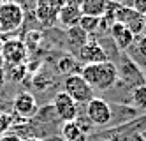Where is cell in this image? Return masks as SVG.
I'll return each instance as SVG.
<instances>
[{
  "label": "cell",
  "mask_w": 146,
  "mask_h": 141,
  "mask_svg": "<svg viewBox=\"0 0 146 141\" xmlns=\"http://www.w3.org/2000/svg\"><path fill=\"white\" fill-rule=\"evenodd\" d=\"M81 78L92 86V90H108L118 81V67L109 60L93 65H83Z\"/></svg>",
  "instance_id": "cell-1"
},
{
  "label": "cell",
  "mask_w": 146,
  "mask_h": 141,
  "mask_svg": "<svg viewBox=\"0 0 146 141\" xmlns=\"http://www.w3.org/2000/svg\"><path fill=\"white\" fill-rule=\"evenodd\" d=\"M25 21V9L18 2H4L0 7V34H14Z\"/></svg>",
  "instance_id": "cell-2"
},
{
  "label": "cell",
  "mask_w": 146,
  "mask_h": 141,
  "mask_svg": "<svg viewBox=\"0 0 146 141\" xmlns=\"http://www.w3.org/2000/svg\"><path fill=\"white\" fill-rule=\"evenodd\" d=\"M65 94L74 99L78 104H88L93 99V90L92 86L81 78V74H70L65 78Z\"/></svg>",
  "instance_id": "cell-3"
},
{
  "label": "cell",
  "mask_w": 146,
  "mask_h": 141,
  "mask_svg": "<svg viewBox=\"0 0 146 141\" xmlns=\"http://www.w3.org/2000/svg\"><path fill=\"white\" fill-rule=\"evenodd\" d=\"M114 23L125 25L134 35H141L143 30L146 28L144 27L143 14H139L137 11H134L132 7H127V5H123V4H120L116 7V11H114Z\"/></svg>",
  "instance_id": "cell-4"
},
{
  "label": "cell",
  "mask_w": 146,
  "mask_h": 141,
  "mask_svg": "<svg viewBox=\"0 0 146 141\" xmlns=\"http://www.w3.org/2000/svg\"><path fill=\"white\" fill-rule=\"evenodd\" d=\"M27 55H28V49L25 48L21 39H7V41H4V44H2V55H0V58H2L7 65L18 67L19 63L25 62Z\"/></svg>",
  "instance_id": "cell-5"
},
{
  "label": "cell",
  "mask_w": 146,
  "mask_h": 141,
  "mask_svg": "<svg viewBox=\"0 0 146 141\" xmlns=\"http://www.w3.org/2000/svg\"><path fill=\"white\" fill-rule=\"evenodd\" d=\"M53 108H55V113L58 115V118L62 122H74L76 118L79 116V106L74 99L65 94V92H58L55 95V101H53Z\"/></svg>",
  "instance_id": "cell-6"
},
{
  "label": "cell",
  "mask_w": 146,
  "mask_h": 141,
  "mask_svg": "<svg viewBox=\"0 0 146 141\" xmlns=\"http://www.w3.org/2000/svg\"><path fill=\"white\" fill-rule=\"evenodd\" d=\"M111 116H113V111H111L109 104L104 99L93 97L86 104V118L93 125H102V127L108 125L111 122Z\"/></svg>",
  "instance_id": "cell-7"
},
{
  "label": "cell",
  "mask_w": 146,
  "mask_h": 141,
  "mask_svg": "<svg viewBox=\"0 0 146 141\" xmlns=\"http://www.w3.org/2000/svg\"><path fill=\"white\" fill-rule=\"evenodd\" d=\"M79 62L83 65H93V63H102V62H108V55L104 48L100 46V42L92 39L88 41L85 46L79 48V55H78Z\"/></svg>",
  "instance_id": "cell-8"
},
{
  "label": "cell",
  "mask_w": 146,
  "mask_h": 141,
  "mask_svg": "<svg viewBox=\"0 0 146 141\" xmlns=\"http://www.w3.org/2000/svg\"><path fill=\"white\" fill-rule=\"evenodd\" d=\"M13 110L18 116H23V118H32L37 115V101H35V97L32 94H28V92H21V94H18L14 97V101H13Z\"/></svg>",
  "instance_id": "cell-9"
},
{
  "label": "cell",
  "mask_w": 146,
  "mask_h": 141,
  "mask_svg": "<svg viewBox=\"0 0 146 141\" xmlns=\"http://www.w3.org/2000/svg\"><path fill=\"white\" fill-rule=\"evenodd\" d=\"M109 34L118 49H129L135 42V35L121 23H113V27L109 28Z\"/></svg>",
  "instance_id": "cell-10"
},
{
  "label": "cell",
  "mask_w": 146,
  "mask_h": 141,
  "mask_svg": "<svg viewBox=\"0 0 146 141\" xmlns=\"http://www.w3.org/2000/svg\"><path fill=\"white\" fill-rule=\"evenodd\" d=\"M81 16H83V14H81V9L64 4V7H62V9L58 11V14H56V19H58L64 27L70 28V27H76V25L79 23Z\"/></svg>",
  "instance_id": "cell-11"
},
{
  "label": "cell",
  "mask_w": 146,
  "mask_h": 141,
  "mask_svg": "<svg viewBox=\"0 0 146 141\" xmlns=\"http://www.w3.org/2000/svg\"><path fill=\"white\" fill-rule=\"evenodd\" d=\"M106 11V0H85L81 5V14L83 16H92V18H100Z\"/></svg>",
  "instance_id": "cell-12"
},
{
  "label": "cell",
  "mask_w": 146,
  "mask_h": 141,
  "mask_svg": "<svg viewBox=\"0 0 146 141\" xmlns=\"http://www.w3.org/2000/svg\"><path fill=\"white\" fill-rule=\"evenodd\" d=\"M67 41H69V44L81 48V46H85L90 39H88V34H86V32L83 30L79 25H76V27L67 28Z\"/></svg>",
  "instance_id": "cell-13"
},
{
  "label": "cell",
  "mask_w": 146,
  "mask_h": 141,
  "mask_svg": "<svg viewBox=\"0 0 146 141\" xmlns=\"http://www.w3.org/2000/svg\"><path fill=\"white\" fill-rule=\"evenodd\" d=\"M81 134H83V132H81L79 125L76 124V120H74V122H65L64 127H62V136H64V141H74V139H78Z\"/></svg>",
  "instance_id": "cell-14"
},
{
  "label": "cell",
  "mask_w": 146,
  "mask_h": 141,
  "mask_svg": "<svg viewBox=\"0 0 146 141\" xmlns=\"http://www.w3.org/2000/svg\"><path fill=\"white\" fill-rule=\"evenodd\" d=\"M132 102H134L135 108H139V110H146V83L137 85L132 90Z\"/></svg>",
  "instance_id": "cell-15"
},
{
  "label": "cell",
  "mask_w": 146,
  "mask_h": 141,
  "mask_svg": "<svg viewBox=\"0 0 146 141\" xmlns=\"http://www.w3.org/2000/svg\"><path fill=\"white\" fill-rule=\"evenodd\" d=\"M83 30L86 32V34H93V32H97L100 28V18H92V16H81L79 23H78Z\"/></svg>",
  "instance_id": "cell-16"
},
{
  "label": "cell",
  "mask_w": 146,
  "mask_h": 141,
  "mask_svg": "<svg viewBox=\"0 0 146 141\" xmlns=\"http://www.w3.org/2000/svg\"><path fill=\"white\" fill-rule=\"evenodd\" d=\"M40 39H42L40 32H28L27 37H25V41H23V44H25V48H27V49H34V48H37V46H39Z\"/></svg>",
  "instance_id": "cell-17"
},
{
  "label": "cell",
  "mask_w": 146,
  "mask_h": 141,
  "mask_svg": "<svg viewBox=\"0 0 146 141\" xmlns=\"http://www.w3.org/2000/svg\"><path fill=\"white\" fill-rule=\"evenodd\" d=\"M58 69L60 72H65V74H72V71H76V62L74 58H70V57H64L60 62H58Z\"/></svg>",
  "instance_id": "cell-18"
},
{
  "label": "cell",
  "mask_w": 146,
  "mask_h": 141,
  "mask_svg": "<svg viewBox=\"0 0 146 141\" xmlns=\"http://www.w3.org/2000/svg\"><path fill=\"white\" fill-rule=\"evenodd\" d=\"M135 46H137V49H139L141 55L146 58V35H139L137 41H135Z\"/></svg>",
  "instance_id": "cell-19"
},
{
  "label": "cell",
  "mask_w": 146,
  "mask_h": 141,
  "mask_svg": "<svg viewBox=\"0 0 146 141\" xmlns=\"http://www.w3.org/2000/svg\"><path fill=\"white\" fill-rule=\"evenodd\" d=\"M134 11H137L139 14H146V0H134Z\"/></svg>",
  "instance_id": "cell-20"
},
{
  "label": "cell",
  "mask_w": 146,
  "mask_h": 141,
  "mask_svg": "<svg viewBox=\"0 0 146 141\" xmlns=\"http://www.w3.org/2000/svg\"><path fill=\"white\" fill-rule=\"evenodd\" d=\"M0 141H23L18 134H4L0 136Z\"/></svg>",
  "instance_id": "cell-21"
},
{
  "label": "cell",
  "mask_w": 146,
  "mask_h": 141,
  "mask_svg": "<svg viewBox=\"0 0 146 141\" xmlns=\"http://www.w3.org/2000/svg\"><path fill=\"white\" fill-rule=\"evenodd\" d=\"M64 2H65L67 5H72V7L81 9V5H83V2H85V0H64Z\"/></svg>",
  "instance_id": "cell-22"
},
{
  "label": "cell",
  "mask_w": 146,
  "mask_h": 141,
  "mask_svg": "<svg viewBox=\"0 0 146 141\" xmlns=\"http://www.w3.org/2000/svg\"><path fill=\"white\" fill-rule=\"evenodd\" d=\"M5 127H7V118L0 115V132H2V131H4Z\"/></svg>",
  "instance_id": "cell-23"
},
{
  "label": "cell",
  "mask_w": 146,
  "mask_h": 141,
  "mask_svg": "<svg viewBox=\"0 0 146 141\" xmlns=\"http://www.w3.org/2000/svg\"><path fill=\"white\" fill-rule=\"evenodd\" d=\"M74 141H88V139H86V134H81V136H79L78 139H74Z\"/></svg>",
  "instance_id": "cell-24"
},
{
  "label": "cell",
  "mask_w": 146,
  "mask_h": 141,
  "mask_svg": "<svg viewBox=\"0 0 146 141\" xmlns=\"http://www.w3.org/2000/svg\"><path fill=\"white\" fill-rule=\"evenodd\" d=\"M23 141H42V139H40V138H27Z\"/></svg>",
  "instance_id": "cell-25"
},
{
  "label": "cell",
  "mask_w": 146,
  "mask_h": 141,
  "mask_svg": "<svg viewBox=\"0 0 146 141\" xmlns=\"http://www.w3.org/2000/svg\"><path fill=\"white\" fill-rule=\"evenodd\" d=\"M109 2H114V4H121L123 0H109Z\"/></svg>",
  "instance_id": "cell-26"
},
{
  "label": "cell",
  "mask_w": 146,
  "mask_h": 141,
  "mask_svg": "<svg viewBox=\"0 0 146 141\" xmlns=\"http://www.w3.org/2000/svg\"><path fill=\"white\" fill-rule=\"evenodd\" d=\"M2 44H4V41L0 39V55H2Z\"/></svg>",
  "instance_id": "cell-27"
},
{
  "label": "cell",
  "mask_w": 146,
  "mask_h": 141,
  "mask_svg": "<svg viewBox=\"0 0 146 141\" xmlns=\"http://www.w3.org/2000/svg\"><path fill=\"white\" fill-rule=\"evenodd\" d=\"M143 18H144V27H146V14H143Z\"/></svg>",
  "instance_id": "cell-28"
},
{
  "label": "cell",
  "mask_w": 146,
  "mask_h": 141,
  "mask_svg": "<svg viewBox=\"0 0 146 141\" xmlns=\"http://www.w3.org/2000/svg\"><path fill=\"white\" fill-rule=\"evenodd\" d=\"M4 2H5V0H0V7H2V4H4Z\"/></svg>",
  "instance_id": "cell-29"
}]
</instances>
